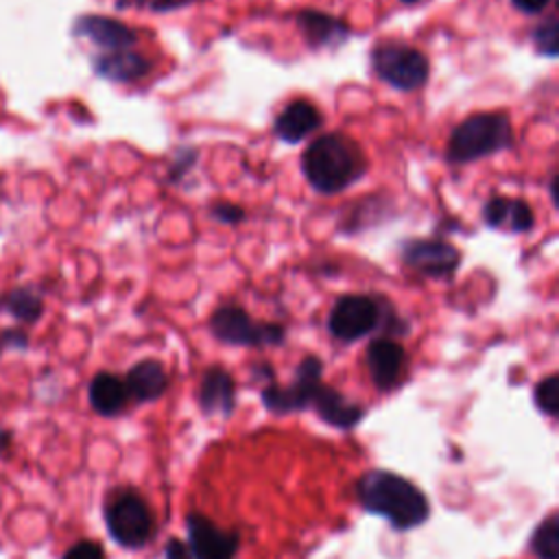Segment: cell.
Masks as SVG:
<instances>
[{
	"mask_svg": "<svg viewBox=\"0 0 559 559\" xmlns=\"http://www.w3.org/2000/svg\"><path fill=\"white\" fill-rule=\"evenodd\" d=\"M301 173L312 190L336 194L367 173V157L352 138L343 133H325L304 148Z\"/></svg>",
	"mask_w": 559,
	"mask_h": 559,
	"instance_id": "cell-1",
	"label": "cell"
},
{
	"mask_svg": "<svg viewBox=\"0 0 559 559\" xmlns=\"http://www.w3.org/2000/svg\"><path fill=\"white\" fill-rule=\"evenodd\" d=\"M358 498L369 513L386 518L400 531L419 526L430 513L424 491L393 472H367L358 480Z\"/></svg>",
	"mask_w": 559,
	"mask_h": 559,
	"instance_id": "cell-2",
	"label": "cell"
},
{
	"mask_svg": "<svg viewBox=\"0 0 559 559\" xmlns=\"http://www.w3.org/2000/svg\"><path fill=\"white\" fill-rule=\"evenodd\" d=\"M513 144L511 116L507 111H478L461 120L445 146L450 164H469L496 155Z\"/></svg>",
	"mask_w": 559,
	"mask_h": 559,
	"instance_id": "cell-3",
	"label": "cell"
},
{
	"mask_svg": "<svg viewBox=\"0 0 559 559\" xmlns=\"http://www.w3.org/2000/svg\"><path fill=\"white\" fill-rule=\"evenodd\" d=\"M371 66L384 83L400 92L419 90L430 74L428 57L400 41H378L371 48Z\"/></svg>",
	"mask_w": 559,
	"mask_h": 559,
	"instance_id": "cell-4",
	"label": "cell"
},
{
	"mask_svg": "<svg viewBox=\"0 0 559 559\" xmlns=\"http://www.w3.org/2000/svg\"><path fill=\"white\" fill-rule=\"evenodd\" d=\"M210 330L227 345L264 347L280 345L284 341V328L280 323H258L247 310L234 304H225L212 312Z\"/></svg>",
	"mask_w": 559,
	"mask_h": 559,
	"instance_id": "cell-5",
	"label": "cell"
},
{
	"mask_svg": "<svg viewBox=\"0 0 559 559\" xmlns=\"http://www.w3.org/2000/svg\"><path fill=\"white\" fill-rule=\"evenodd\" d=\"M105 522L109 535L124 548L144 546L153 531L151 511L133 491H122L109 500L105 507Z\"/></svg>",
	"mask_w": 559,
	"mask_h": 559,
	"instance_id": "cell-6",
	"label": "cell"
},
{
	"mask_svg": "<svg viewBox=\"0 0 559 559\" xmlns=\"http://www.w3.org/2000/svg\"><path fill=\"white\" fill-rule=\"evenodd\" d=\"M380 325V299L369 295H343L328 314V330L334 338L352 343Z\"/></svg>",
	"mask_w": 559,
	"mask_h": 559,
	"instance_id": "cell-7",
	"label": "cell"
},
{
	"mask_svg": "<svg viewBox=\"0 0 559 559\" xmlns=\"http://www.w3.org/2000/svg\"><path fill=\"white\" fill-rule=\"evenodd\" d=\"M400 258L413 271L435 280H450L461 264V251L441 238H408L400 247Z\"/></svg>",
	"mask_w": 559,
	"mask_h": 559,
	"instance_id": "cell-8",
	"label": "cell"
},
{
	"mask_svg": "<svg viewBox=\"0 0 559 559\" xmlns=\"http://www.w3.org/2000/svg\"><path fill=\"white\" fill-rule=\"evenodd\" d=\"M319 384L321 360L317 356H306L295 371V382L290 386H266L262 391V402L266 404V408L277 413L304 408L308 402H312Z\"/></svg>",
	"mask_w": 559,
	"mask_h": 559,
	"instance_id": "cell-9",
	"label": "cell"
},
{
	"mask_svg": "<svg viewBox=\"0 0 559 559\" xmlns=\"http://www.w3.org/2000/svg\"><path fill=\"white\" fill-rule=\"evenodd\" d=\"M72 35L92 41L105 52L124 50L138 41V33L129 24L109 15H98V13L79 15L72 24Z\"/></svg>",
	"mask_w": 559,
	"mask_h": 559,
	"instance_id": "cell-10",
	"label": "cell"
},
{
	"mask_svg": "<svg viewBox=\"0 0 559 559\" xmlns=\"http://www.w3.org/2000/svg\"><path fill=\"white\" fill-rule=\"evenodd\" d=\"M188 539L194 559H234L238 548V535L218 528L207 518L188 515Z\"/></svg>",
	"mask_w": 559,
	"mask_h": 559,
	"instance_id": "cell-11",
	"label": "cell"
},
{
	"mask_svg": "<svg viewBox=\"0 0 559 559\" xmlns=\"http://www.w3.org/2000/svg\"><path fill=\"white\" fill-rule=\"evenodd\" d=\"M297 28L304 35L306 44L314 50L338 48L349 39L352 33L347 22L317 9H301L297 13Z\"/></svg>",
	"mask_w": 559,
	"mask_h": 559,
	"instance_id": "cell-12",
	"label": "cell"
},
{
	"mask_svg": "<svg viewBox=\"0 0 559 559\" xmlns=\"http://www.w3.org/2000/svg\"><path fill=\"white\" fill-rule=\"evenodd\" d=\"M323 124L321 111L306 98H297L288 103L273 122L275 135L286 144H297L310 133H314Z\"/></svg>",
	"mask_w": 559,
	"mask_h": 559,
	"instance_id": "cell-13",
	"label": "cell"
},
{
	"mask_svg": "<svg viewBox=\"0 0 559 559\" xmlns=\"http://www.w3.org/2000/svg\"><path fill=\"white\" fill-rule=\"evenodd\" d=\"M483 221L493 229H509L511 234H526L535 225V212L524 199L491 197L483 205Z\"/></svg>",
	"mask_w": 559,
	"mask_h": 559,
	"instance_id": "cell-14",
	"label": "cell"
},
{
	"mask_svg": "<svg viewBox=\"0 0 559 559\" xmlns=\"http://www.w3.org/2000/svg\"><path fill=\"white\" fill-rule=\"evenodd\" d=\"M404 358H406L404 347L389 336L373 338L365 354L369 376L380 389H391L400 380L404 369Z\"/></svg>",
	"mask_w": 559,
	"mask_h": 559,
	"instance_id": "cell-15",
	"label": "cell"
},
{
	"mask_svg": "<svg viewBox=\"0 0 559 559\" xmlns=\"http://www.w3.org/2000/svg\"><path fill=\"white\" fill-rule=\"evenodd\" d=\"M92 68L100 79H107L111 83H133L151 72L153 61L131 48H124L96 55Z\"/></svg>",
	"mask_w": 559,
	"mask_h": 559,
	"instance_id": "cell-16",
	"label": "cell"
},
{
	"mask_svg": "<svg viewBox=\"0 0 559 559\" xmlns=\"http://www.w3.org/2000/svg\"><path fill=\"white\" fill-rule=\"evenodd\" d=\"M199 404H201L205 415L227 417L231 413V408H234V380L225 369L212 367L203 373L201 389H199Z\"/></svg>",
	"mask_w": 559,
	"mask_h": 559,
	"instance_id": "cell-17",
	"label": "cell"
},
{
	"mask_svg": "<svg viewBox=\"0 0 559 559\" xmlns=\"http://www.w3.org/2000/svg\"><path fill=\"white\" fill-rule=\"evenodd\" d=\"M166 384H168V376H166L162 362H157L153 358L135 362L129 369L127 380H124L127 393L133 395L138 402L157 400L166 391Z\"/></svg>",
	"mask_w": 559,
	"mask_h": 559,
	"instance_id": "cell-18",
	"label": "cell"
},
{
	"mask_svg": "<svg viewBox=\"0 0 559 559\" xmlns=\"http://www.w3.org/2000/svg\"><path fill=\"white\" fill-rule=\"evenodd\" d=\"M129 400L124 382L107 371H100L90 382V404L96 413L105 417L118 415Z\"/></svg>",
	"mask_w": 559,
	"mask_h": 559,
	"instance_id": "cell-19",
	"label": "cell"
},
{
	"mask_svg": "<svg viewBox=\"0 0 559 559\" xmlns=\"http://www.w3.org/2000/svg\"><path fill=\"white\" fill-rule=\"evenodd\" d=\"M312 404L317 408V413L332 426L338 428H349L354 424H358V419L362 417V408L347 402L338 391L319 384V389L314 391Z\"/></svg>",
	"mask_w": 559,
	"mask_h": 559,
	"instance_id": "cell-20",
	"label": "cell"
},
{
	"mask_svg": "<svg viewBox=\"0 0 559 559\" xmlns=\"http://www.w3.org/2000/svg\"><path fill=\"white\" fill-rule=\"evenodd\" d=\"M384 207L386 201L380 197H362L356 203L347 205L345 214L341 216L338 229L345 234H358L365 231L369 227H373L376 223H380L384 218Z\"/></svg>",
	"mask_w": 559,
	"mask_h": 559,
	"instance_id": "cell-21",
	"label": "cell"
},
{
	"mask_svg": "<svg viewBox=\"0 0 559 559\" xmlns=\"http://www.w3.org/2000/svg\"><path fill=\"white\" fill-rule=\"evenodd\" d=\"M0 310L22 323H35L44 312V299L33 286H15L0 297Z\"/></svg>",
	"mask_w": 559,
	"mask_h": 559,
	"instance_id": "cell-22",
	"label": "cell"
},
{
	"mask_svg": "<svg viewBox=\"0 0 559 559\" xmlns=\"http://www.w3.org/2000/svg\"><path fill=\"white\" fill-rule=\"evenodd\" d=\"M531 548L537 559H557L559 557V522L555 515L544 520L533 533Z\"/></svg>",
	"mask_w": 559,
	"mask_h": 559,
	"instance_id": "cell-23",
	"label": "cell"
},
{
	"mask_svg": "<svg viewBox=\"0 0 559 559\" xmlns=\"http://www.w3.org/2000/svg\"><path fill=\"white\" fill-rule=\"evenodd\" d=\"M533 44L535 50L544 57L555 59L559 55V20L557 15L546 17L542 24L533 28Z\"/></svg>",
	"mask_w": 559,
	"mask_h": 559,
	"instance_id": "cell-24",
	"label": "cell"
},
{
	"mask_svg": "<svg viewBox=\"0 0 559 559\" xmlns=\"http://www.w3.org/2000/svg\"><path fill=\"white\" fill-rule=\"evenodd\" d=\"M535 402L548 417L557 415V408H559V378L557 376H548L535 386Z\"/></svg>",
	"mask_w": 559,
	"mask_h": 559,
	"instance_id": "cell-25",
	"label": "cell"
},
{
	"mask_svg": "<svg viewBox=\"0 0 559 559\" xmlns=\"http://www.w3.org/2000/svg\"><path fill=\"white\" fill-rule=\"evenodd\" d=\"M197 157H199L197 148H190V146L179 148V151L175 153V157H173L170 168H168V181H170V183H175V181H179L186 173H190V170L194 168Z\"/></svg>",
	"mask_w": 559,
	"mask_h": 559,
	"instance_id": "cell-26",
	"label": "cell"
},
{
	"mask_svg": "<svg viewBox=\"0 0 559 559\" xmlns=\"http://www.w3.org/2000/svg\"><path fill=\"white\" fill-rule=\"evenodd\" d=\"M210 216L225 225H238L245 221V210L231 201H216L210 207Z\"/></svg>",
	"mask_w": 559,
	"mask_h": 559,
	"instance_id": "cell-27",
	"label": "cell"
},
{
	"mask_svg": "<svg viewBox=\"0 0 559 559\" xmlns=\"http://www.w3.org/2000/svg\"><path fill=\"white\" fill-rule=\"evenodd\" d=\"M63 559H105V552L100 544L92 539H83V542H76L72 548H68Z\"/></svg>",
	"mask_w": 559,
	"mask_h": 559,
	"instance_id": "cell-28",
	"label": "cell"
},
{
	"mask_svg": "<svg viewBox=\"0 0 559 559\" xmlns=\"http://www.w3.org/2000/svg\"><path fill=\"white\" fill-rule=\"evenodd\" d=\"M511 4L522 11V13H528V15H535V13H542L550 0H511Z\"/></svg>",
	"mask_w": 559,
	"mask_h": 559,
	"instance_id": "cell-29",
	"label": "cell"
},
{
	"mask_svg": "<svg viewBox=\"0 0 559 559\" xmlns=\"http://www.w3.org/2000/svg\"><path fill=\"white\" fill-rule=\"evenodd\" d=\"M166 559H190V552L179 539H170L166 546Z\"/></svg>",
	"mask_w": 559,
	"mask_h": 559,
	"instance_id": "cell-30",
	"label": "cell"
},
{
	"mask_svg": "<svg viewBox=\"0 0 559 559\" xmlns=\"http://www.w3.org/2000/svg\"><path fill=\"white\" fill-rule=\"evenodd\" d=\"M550 199H552V205L557 207V205H559V197H557V175L550 177Z\"/></svg>",
	"mask_w": 559,
	"mask_h": 559,
	"instance_id": "cell-31",
	"label": "cell"
},
{
	"mask_svg": "<svg viewBox=\"0 0 559 559\" xmlns=\"http://www.w3.org/2000/svg\"><path fill=\"white\" fill-rule=\"evenodd\" d=\"M400 2H404V4H415V2H419V0H400Z\"/></svg>",
	"mask_w": 559,
	"mask_h": 559,
	"instance_id": "cell-32",
	"label": "cell"
},
{
	"mask_svg": "<svg viewBox=\"0 0 559 559\" xmlns=\"http://www.w3.org/2000/svg\"><path fill=\"white\" fill-rule=\"evenodd\" d=\"M2 345H4V343H2V334H0V352H2Z\"/></svg>",
	"mask_w": 559,
	"mask_h": 559,
	"instance_id": "cell-33",
	"label": "cell"
}]
</instances>
